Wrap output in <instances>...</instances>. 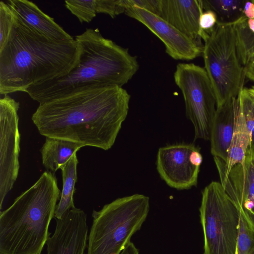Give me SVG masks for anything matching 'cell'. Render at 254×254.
<instances>
[{
  "label": "cell",
  "instance_id": "obj_1",
  "mask_svg": "<svg viewBox=\"0 0 254 254\" xmlns=\"http://www.w3.org/2000/svg\"><path fill=\"white\" fill-rule=\"evenodd\" d=\"M130 98L118 86L86 89L39 104L31 119L46 137L107 150L127 118Z\"/></svg>",
  "mask_w": 254,
  "mask_h": 254
},
{
  "label": "cell",
  "instance_id": "obj_2",
  "mask_svg": "<svg viewBox=\"0 0 254 254\" xmlns=\"http://www.w3.org/2000/svg\"><path fill=\"white\" fill-rule=\"evenodd\" d=\"M15 14V25L6 44L0 50V95L25 92L33 85L63 76L79 60V48L75 39H49Z\"/></svg>",
  "mask_w": 254,
  "mask_h": 254
},
{
  "label": "cell",
  "instance_id": "obj_3",
  "mask_svg": "<svg viewBox=\"0 0 254 254\" xmlns=\"http://www.w3.org/2000/svg\"><path fill=\"white\" fill-rule=\"evenodd\" d=\"M75 40L80 51L77 64L63 76L29 87L25 92L33 100L41 104L86 89L123 87L139 68L136 56L97 29L87 28Z\"/></svg>",
  "mask_w": 254,
  "mask_h": 254
},
{
  "label": "cell",
  "instance_id": "obj_4",
  "mask_svg": "<svg viewBox=\"0 0 254 254\" xmlns=\"http://www.w3.org/2000/svg\"><path fill=\"white\" fill-rule=\"evenodd\" d=\"M61 194L55 174L46 171L0 211V254H41Z\"/></svg>",
  "mask_w": 254,
  "mask_h": 254
},
{
  "label": "cell",
  "instance_id": "obj_5",
  "mask_svg": "<svg viewBox=\"0 0 254 254\" xmlns=\"http://www.w3.org/2000/svg\"><path fill=\"white\" fill-rule=\"evenodd\" d=\"M149 211V198L141 194L118 198L94 210L87 254H120L140 230Z\"/></svg>",
  "mask_w": 254,
  "mask_h": 254
},
{
  "label": "cell",
  "instance_id": "obj_6",
  "mask_svg": "<svg viewBox=\"0 0 254 254\" xmlns=\"http://www.w3.org/2000/svg\"><path fill=\"white\" fill-rule=\"evenodd\" d=\"M202 39L204 42L202 54L204 69L218 108L237 97L245 77L237 53L233 24L217 23Z\"/></svg>",
  "mask_w": 254,
  "mask_h": 254
},
{
  "label": "cell",
  "instance_id": "obj_7",
  "mask_svg": "<svg viewBox=\"0 0 254 254\" xmlns=\"http://www.w3.org/2000/svg\"><path fill=\"white\" fill-rule=\"evenodd\" d=\"M199 213L203 254H236L240 214L220 182L204 189Z\"/></svg>",
  "mask_w": 254,
  "mask_h": 254
},
{
  "label": "cell",
  "instance_id": "obj_8",
  "mask_svg": "<svg viewBox=\"0 0 254 254\" xmlns=\"http://www.w3.org/2000/svg\"><path fill=\"white\" fill-rule=\"evenodd\" d=\"M174 78L183 94L186 116L193 126L194 139L210 140L216 99L204 68L192 63H180L177 65Z\"/></svg>",
  "mask_w": 254,
  "mask_h": 254
},
{
  "label": "cell",
  "instance_id": "obj_9",
  "mask_svg": "<svg viewBox=\"0 0 254 254\" xmlns=\"http://www.w3.org/2000/svg\"><path fill=\"white\" fill-rule=\"evenodd\" d=\"M19 103L8 94L0 99V209L19 173Z\"/></svg>",
  "mask_w": 254,
  "mask_h": 254
},
{
  "label": "cell",
  "instance_id": "obj_10",
  "mask_svg": "<svg viewBox=\"0 0 254 254\" xmlns=\"http://www.w3.org/2000/svg\"><path fill=\"white\" fill-rule=\"evenodd\" d=\"M202 162L198 147L193 144L178 143L159 149L156 168L160 177L169 187L188 190L196 186Z\"/></svg>",
  "mask_w": 254,
  "mask_h": 254
},
{
  "label": "cell",
  "instance_id": "obj_11",
  "mask_svg": "<svg viewBox=\"0 0 254 254\" xmlns=\"http://www.w3.org/2000/svg\"><path fill=\"white\" fill-rule=\"evenodd\" d=\"M125 13L156 35L164 44L166 52L174 60L190 61L202 54L203 46L190 40L159 16L136 7L127 8Z\"/></svg>",
  "mask_w": 254,
  "mask_h": 254
},
{
  "label": "cell",
  "instance_id": "obj_12",
  "mask_svg": "<svg viewBox=\"0 0 254 254\" xmlns=\"http://www.w3.org/2000/svg\"><path fill=\"white\" fill-rule=\"evenodd\" d=\"M218 174L239 214L254 230V150L249 148L244 162L235 165L227 175Z\"/></svg>",
  "mask_w": 254,
  "mask_h": 254
},
{
  "label": "cell",
  "instance_id": "obj_13",
  "mask_svg": "<svg viewBox=\"0 0 254 254\" xmlns=\"http://www.w3.org/2000/svg\"><path fill=\"white\" fill-rule=\"evenodd\" d=\"M55 220V232L46 243L47 254H84L88 237L84 211L74 207Z\"/></svg>",
  "mask_w": 254,
  "mask_h": 254
},
{
  "label": "cell",
  "instance_id": "obj_14",
  "mask_svg": "<svg viewBox=\"0 0 254 254\" xmlns=\"http://www.w3.org/2000/svg\"><path fill=\"white\" fill-rule=\"evenodd\" d=\"M203 10L201 0H159L157 15L197 45L203 46L199 25Z\"/></svg>",
  "mask_w": 254,
  "mask_h": 254
},
{
  "label": "cell",
  "instance_id": "obj_15",
  "mask_svg": "<svg viewBox=\"0 0 254 254\" xmlns=\"http://www.w3.org/2000/svg\"><path fill=\"white\" fill-rule=\"evenodd\" d=\"M6 2L24 23L38 33L55 41L74 40L53 18L45 13L32 1L9 0Z\"/></svg>",
  "mask_w": 254,
  "mask_h": 254
},
{
  "label": "cell",
  "instance_id": "obj_16",
  "mask_svg": "<svg viewBox=\"0 0 254 254\" xmlns=\"http://www.w3.org/2000/svg\"><path fill=\"white\" fill-rule=\"evenodd\" d=\"M237 97L217 108L210 134L211 153L226 161L235 128Z\"/></svg>",
  "mask_w": 254,
  "mask_h": 254
},
{
  "label": "cell",
  "instance_id": "obj_17",
  "mask_svg": "<svg viewBox=\"0 0 254 254\" xmlns=\"http://www.w3.org/2000/svg\"><path fill=\"white\" fill-rule=\"evenodd\" d=\"M236 116L235 128L225 162L214 157L218 172L227 175L235 165L243 163L251 145V136L241 110L239 100Z\"/></svg>",
  "mask_w": 254,
  "mask_h": 254
},
{
  "label": "cell",
  "instance_id": "obj_18",
  "mask_svg": "<svg viewBox=\"0 0 254 254\" xmlns=\"http://www.w3.org/2000/svg\"><path fill=\"white\" fill-rule=\"evenodd\" d=\"M82 147V145L72 141L46 137L40 150L42 164L47 171L55 174Z\"/></svg>",
  "mask_w": 254,
  "mask_h": 254
},
{
  "label": "cell",
  "instance_id": "obj_19",
  "mask_svg": "<svg viewBox=\"0 0 254 254\" xmlns=\"http://www.w3.org/2000/svg\"><path fill=\"white\" fill-rule=\"evenodd\" d=\"M78 163L76 153H74L68 161L60 168L62 175L63 188L59 202L56 206L55 219H61L66 211L75 207L73 196L77 181Z\"/></svg>",
  "mask_w": 254,
  "mask_h": 254
},
{
  "label": "cell",
  "instance_id": "obj_20",
  "mask_svg": "<svg viewBox=\"0 0 254 254\" xmlns=\"http://www.w3.org/2000/svg\"><path fill=\"white\" fill-rule=\"evenodd\" d=\"M245 0H201L203 9L215 12L217 23L234 24L244 17Z\"/></svg>",
  "mask_w": 254,
  "mask_h": 254
},
{
  "label": "cell",
  "instance_id": "obj_21",
  "mask_svg": "<svg viewBox=\"0 0 254 254\" xmlns=\"http://www.w3.org/2000/svg\"><path fill=\"white\" fill-rule=\"evenodd\" d=\"M244 16L233 24L239 60L244 66L254 61V33L248 27Z\"/></svg>",
  "mask_w": 254,
  "mask_h": 254
},
{
  "label": "cell",
  "instance_id": "obj_22",
  "mask_svg": "<svg viewBox=\"0 0 254 254\" xmlns=\"http://www.w3.org/2000/svg\"><path fill=\"white\" fill-rule=\"evenodd\" d=\"M65 6L81 23H89L96 16V0H67Z\"/></svg>",
  "mask_w": 254,
  "mask_h": 254
},
{
  "label": "cell",
  "instance_id": "obj_23",
  "mask_svg": "<svg viewBox=\"0 0 254 254\" xmlns=\"http://www.w3.org/2000/svg\"><path fill=\"white\" fill-rule=\"evenodd\" d=\"M237 98L251 136L249 148H252L254 146V97L250 94L248 88L243 87Z\"/></svg>",
  "mask_w": 254,
  "mask_h": 254
},
{
  "label": "cell",
  "instance_id": "obj_24",
  "mask_svg": "<svg viewBox=\"0 0 254 254\" xmlns=\"http://www.w3.org/2000/svg\"><path fill=\"white\" fill-rule=\"evenodd\" d=\"M15 14L3 1L0 2V50L6 44L15 23Z\"/></svg>",
  "mask_w": 254,
  "mask_h": 254
},
{
  "label": "cell",
  "instance_id": "obj_25",
  "mask_svg": "<svg viewBox=\"0 0 254 254\" xmlns=\"http://www.w3.org/2000/svg\"><path fill=\"white\" fill-rule=\"evenodd\" d=\"M236 254H254V230L240 214Z\"/></svg>",
  "mask_w": 254,
  "mask_h": 254
},
{
  "label": "cell",
  "instance_id": "obj_26",
  "mask_svg": "<svg viewBox=\"0 0 254 254\" xmlns=\"http://www.w3.org/2000/svg\"><path fill=\"white\" fill-rule=\"evenodd\" d=\"M97 13L109 15L112 18L125 12L122 0H96Z\"/></svg>",
  "mask_w": 254,
  "mask_h": 254
},
{
  "label": "cell",
  "instance_id": "obj_27",
  "mask_svg": "<svg viewBox=\"0 0 254 254\" xmlns=\"http://www.w3.org/2000/svg\"><path fill=\"white\" fill-rule=\"evenodd\" d=\"M216 23L217 17L214 12L210 10L203 11L200 16L199 20L201 37L204 32H210L215 27Z\"/></svg>",
  "mask_w": 254,
  "mask_h": 254
},
{
  "label": "cell",
  "instance_id": "obj_28",
  "mask_svg": "<svg viewBox=\"0 0 254 254\" xmlns=\"http://www.w3.org/2000/svg\"><path fill=\"white\" fill-rule=\"evenodd\" d=\"M244 14L248 19L254 18V3L252 1H245L244 6Z\"/></svg>",
  "mask_w": 254,
  "mask_h": 254
},
{
  "label": "cell",
  "instance_id": "obj_29",
  "mask_svg": "<svg viewBox=\"0 0 254 254\" xmlns=\"http://www.w3.org/2000/svg\"><path fill=\"white\" fill-rule=\"evenodd\" d=\"M244 67L245 77L254 81V61L248 64Z\"/></svg>",
  "mask_w": 254,
  "mask_h": 254
},
{
  "label": "cell",
  "instance_id": "obj_30",
  "mask_svg": "<svg viewBox=\"0 0 254 254\" xmlns=\"http://www.w3.org/2000/svg\"><path fill=\"white\" fill-rule=\"evenodd\" d=\"M120 254H139V252L134 244L130 242Z\"/></svg>",
  "mask_w": 254,
  "mask_h": 254
},
{
  "label": "cell",
  "instance_id": "obj_31",
  "mask_svg": "<svg viewBox=\"0 0 254 254\" xmlns=\"http://www.w3.org/2000/svg\"><path fill=\"white\" fill-rule=\"evenodd\" d=\"M247 23L250 30L254 33V18L249 19H248Z\"/></svg>",
  "mask_w": 254,
  "mask_h": 254
},
{
  "label": "cell",
  "instance_id": "obj_32",
  "mask_svg": "<svg viewBox=\"0 0 254 254\" xmlns=\"http://www.w3.org/2000/svg\"><path fill=\"white\" fill-rule=\"evenodd\" d=\"M248 90L250 94L254 97V85L252 86L251 88H248Z\"/></svg>",
  "mask_w": 254,
  "mask_h": 254
},
{
  "label": "cell",
  "instance_id": "obj_33",
  "mask_svg": "<svg viewBox=\"0 0 254 254\" xmlns=\"http://www.w3.org/2000/svg\"><path fill=\"white\" fill-rule=\"evenodd\" d=\"M252 1L254 3V0H252Z\"/></svg>",
  "mask_w": 254,
  "mask_h": 254
},
{
  "label": "cell",
  "instance_id": "obj_34",
  "mask_svg": "<svg viewBox=\"0 0 254 254\" xmlns=\"http://www.w3.org/2000/svg\"><path fill=\"white\" fill-rule=\"evenodd\" d=\"M251 148H252V149H254V147H253Z\"/></svg>",
  "mask_w": 254,
  "mask_h": 254
}]
</instances>
